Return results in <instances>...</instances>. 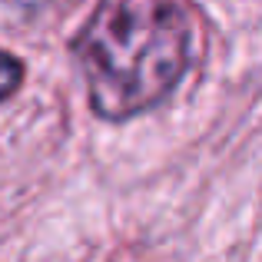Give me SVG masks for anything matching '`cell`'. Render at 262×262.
<instances>
[{
    "instance_id": "obj_2",
    "label": "cell",
    "mask_w": 262,
    "mask_h": 262,
    "mask_svg": "<svg viewBox=\"0 0 262 262\" xmlns=\"http://www.w3.org/2000/svg\"><path fill=\"white\" fill-rule=\"evenodd\" d=\"M10 13H20V17L33 20V17H47V13H57V10H67L70 4L77 0H0Z\"/></svg>"
},
{
    "instance_id": "obj_3",
    "label": "cell",
    "mask_w": 262,
    "mask_h": 262,
    "mask_svg": "<svg viewBox=\"0 0 262 262\" xmlns=\"http://www.w3.org/2000/svg\"><path fill=\"white\" fill-rule=\"evenodd\" d=\"M20 83H24V63H20L13 53L0 50V103L17 93Z\"/></svg>"
},
{
    "instance_id": "obj_1",
    "label": "cell",
    "mask_w": 262,
    "mask_h": 262,
    "mask_svg": "<svg viewBox=\"0 0 262 262\" xmlns=\"http://www.w3.org/2000/svg\"><path fill=\"white\" fill-rule=\"evenodd\" d=\"M73 53L100 120L160 106L189 67V27L173 0H100Z\"/></svg>"
}]
</instances>
